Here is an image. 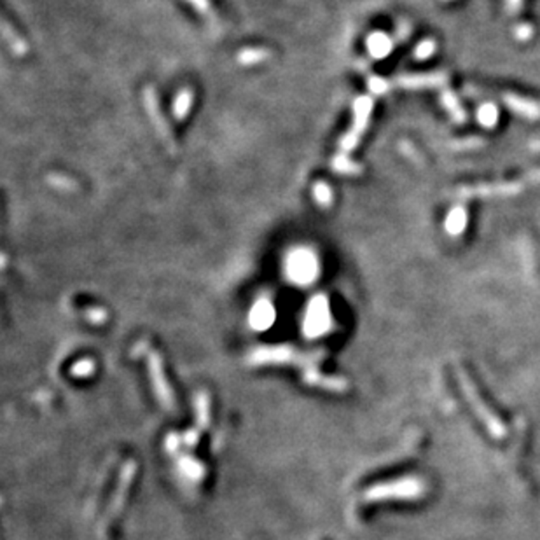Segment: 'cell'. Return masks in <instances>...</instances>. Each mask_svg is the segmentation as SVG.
Segmentation results:
<instances>
[{
    "label": "cell",
    "mask_w": 540,
    "mask_h": 540,
    "mask_svg": "<svg viewBox=\"0 0 540 540\" xmlns=\"http://www.w3.org/2000/svg\"><path fill=\"white\" fill-rule=\"evenodd\" d=\"M423 493H425V483L416 478L398 479V481L376 486L371 490L372 498H402V500L420 498Z\"/></svg>",
    "instance_id": "obj_3"
},
{
    "label": "cell",
    "mask_w": 540,
    "mask_h": 540,
    "mask_svg": "<svg viewBox=\"0 0 540 540\" xmlns=\"http://www.w3.org/2000/svg\"><path fill=\"white\" fill-rule=\"evenodd\" d=\"M434 51H435V42H434V40L427 39V40H423V42H420L418 46H416L415 58L416 59H427V58H430L432 54H434Z\"/></svg>",
    "instance_id": "obj_12"
},
{
    "label": "cell",
    "mask_w": 540,
    "mask_h": 540,
    "mask_svg": "<svg viewBox=\"0 0 540 540\" xmlns=\"http://www.w3.org/2000/svg\"><path fill=\"white\" fill-rule=\"evenodd\" d=\"M521 6H523V0H507V9L511 14L517 13L521 9Z\"/></svg>",
    "instance_id": "obj_16"
},
{
    "label": "cell",
    "mask_w": 540,
    "mask_h": 540,
    "mask_svg": "<svg viewBox=\"0 0 540 540\" xmlns=\"http://www.w3.org/2000/svg\"><path fill=\"white\" fill-rule=\"evenodd\" d=\"M467 210H465V207H461V205H456V207L452 208L448 217H446L444 228L452 236H460L465 228H467Z\"/></svg>",
    "instance_id": "obj_8"
},
{
    "label": "cell",
    "mask_w": 540,
    "mask_h": 540,
    "mask_svg": "<svg viewBox=\"0 0 540 540\" xmlns=\"http://www.w3.org/2000/svg\"><path fill=\"white\" fill-rule=\"evenodd\" d=\"M371 88L374 93H383L386 91L389 84H386L383 79H371Z\"/></svg>",
    "instance_id": "obj_14"
},
{
    "label": "cell",
    "mask_w": 540,
    "mask_h": 540,
    "mask_svg": "<svg viewBox=\"0 0 540 540\" xmlns=\"http://www.w3.org/2000/svg\"><path fill=\"white\" fill-rule=\"evenodd\" d=\"M398 86L408 89H427V88H439L448 83V76L444 72L435 74H422V76H404L398 77L396 81Z\"/></svg>",
    "instance_id": "obj_5"
},
{
    "label": "cell",
    "mask_w": 540,
    "mask_h": 540,
    "mask_svg": "<svg viewBox=\"0 0 540 540\" xmlns=\"http://www.w3.org/2000/svg\"><path fill=\"white\" fill-rule=\"evenodd\" d=\"M505 105L512 110L514 114L521 115V117L527 119H539L540 117V105L537 102L530 98H524V96L512 95V93H504L502 95Z\"/></svg>",
    "instance_id": "obj_6"
},
{
    "label": "cell",
    "mask_w": 540,
    "mask_h": 540,
    "mask_svg": "<svg viewBox=\"0 0 540 540\" xmlns=\"http://www.w3.org/2000/svg\"><path fill=\"white\" fill-rule=\"evenodd\" d=\"M478 121L484 128H495L498 122V110L493 103H483L478 110Z\"/></svg>",
    "instance_id": "obj_11"
},
{
    "label": "cell",
    "mask_w": 540,
    "mask_h": 540,
    "mask_svg": "<svg viewBox=\"0 0 540 540\" xmlns=\"http://www.w3.org/2000/svg\"><path fill=\"white\" fill-rule=\"evenodd\" d=\"M539 182L535 171L528 173L519 182H498V184H481L471 185V188H460L458 195L460 198H491V196H512L523 189L524 184Z\"/></svg>",
    "instance_id": "obj_2"
},
{
    "label": "cell",
    "mask_w": 540,
    "mask_h": 540,
    "mask_svg": "<svg viewBox=\"0 0 540 540\" xmlns=\"http://www.w3.org/2000/svg\"><path fill=\"white\" fill-rule=\"evenodd\" d=\"M289 270L296 280L306 282L311 280L316 273V260L310 252L306 251H297L290 255L289 260Z\"/></svg>",
    "instance_id": "obj_4"
},
{
    "label": "cell",
    "mask_w": 540,
    "mask_h": 540,
    "mask_svg": "<svg viewBox=\"0 0 540 540\" xmlns=\"http://www.w3.org/2000/svg\"><path fill=\"white\" fill-rule=\"evenodd\" d=\"M532 33H534V30H532L530 25H521V27H517V30H516L517 39H521V40H527L528 37H532Z\"/></svg>",
    "instance_id": "obj_13"
},
{
    "label": "cell",
    "mask_w": 540,
    "mask_h": 540,
    "mask_svg": "<svg viewBox=\"0 0 540 540\" xmlns=\"http://www.w3.org/2000/svg\"><path fill=\"white\" fill-rule=\"evenodd\" d=\"M316 198L322 201V203H327V201L331 200L329 189H327L326 185H322V188H316Z\"/></svg>",
    "instance_id": "obj_15"
},
{
    "label": "cell",
    "mask_w": 540,
    "mask_h": 540,
    "mask_svg": "<svg viewBox=\"0 0 540 540\" xmlns=\"http://www.w3.org/2000/svg\"><path fill=\"white\" fill-rule=\"evenodd\" d=\"M393 42L385 33H372L367 39V50L374 58H385L392 51Z\"/></svg>",
    "instance_id": "obj_9"
},
{
    "label": "cell",
    "mask_w": 540,
    "mask_h": 540,
    "mask_svg": "<svg viewBox=\"0 0 540 540\" xmlns=\"http://www.w3.org/2000/svg\"><path fill=\"white\" fill-rule=\"evenodd\" d=\"M371 109H372V102L369 98L357 100V103H355V126H353V130L350 132V135L346 137V140H345L346 147H353V145L357 144V140H359L360 133L366 130L367 119H369V115H371Z\"/></svg>",
    "instance_id": "obj_7"
},
{
    "label": "cell",
    "mask_w": 540,
    "mask_h": 540,
    "mask_svg": "<svg viewBox=\"0 0 540 540\" xmlns=\"http://www.w3.org/2000/svg\"><path fill=\"white\" fill-rule=\"evenodd\" d=\"M456 378L458 383H460V389L464 392L465 398H467L469 406L472 408V411L478 415V418L481 420V423L486 427V430L490 432L491 437L495 439H504L507 435V428H505L504 423L500 422L497 415L488 408V404L484 402V398L481 397V393L478 392V389L474 386L472 379L469 378L467 372H465L461 367H456Z\"/></svg>",
    "instance_id": "obj_1"
},
{
    "label": "cell",
    "mask_w": 540,
    "mask_h": 540,
    "mask_svg": "<svg viewBox=\"0 0 540 540\" xmlns=\"http://www.w3.org/2000/svg\"><path fill=\"white\" fill-rule=\"evenodd\" d=\"M441 100H442V105L446 107V110H448L449 115H452L453 121L464 122L465 119H467L464 107H461L460 100H458V96H455V93L444 91V93H442V98Z\"/></svg>",
    "instance_id": "obj_10"
}]
</instances>
